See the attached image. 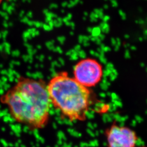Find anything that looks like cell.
I'll return each instance as SVG.
<instances>
[{"label":"cell","instance_id":"cell-1","mask_svg":"<svg viewBox=\"0 0 147 147\" xmlns=\"http://www.w3.org/2000/svg\"><path fill=\"white\" fill-rule=\"evenodd\" d=\"M1 102L16 122L32 130L42 129L49 121L51 104L47 84L42 79L21 76L1 96Z\"/></svg>","mask_w":147,"mask_h":147},{"label":"cell","instance_id":"cell-2","mask_svg":"<svg viewBox=\"0 0 147 147\" xmlns=\"http://www.w3.org/2000/svg\"><path fill=\"white\" fill-rule=\"evenodd\" d=\"M51 104L71 121H84L95 96L90 88L78 83L65 71L54 76L47 84Z\"/></svg>","mask_w":147,"mask_h":147},{"label":"cell","instance_id":"cell-3","mask_svg":"<svg viewBox=\"0 0 147 147\" xmlns=\"http://www.w3.org/2000/svg\"><path fill=\"white\" fill-rule=\"evenodd\" d=\"M74 79L86 88H90L98 84L103 75L101 64L96 59L85 58L74 66Z\"/></svg>","mask_w":147,"mask_h":147},{"label":"cell","instance_id":"cell-4","mask_svg":"<svg viewBox=\"0 0 147 147\" xmlns=\"http://www.w3.org/2000/svg\"><path fill=\"white\" fill-rule=\"evenodd\" d=\"M106 137L109 147H135L137 140L135 132L115 123L106 129Z\"/></svg>","mask_w":147,"mask_h":147},{"label":"cell","instance_id":"cell-5","mask_svg":"<svg viewBox=\"0 0 147 147\" xmlns=\"http://www.w3.org/2000/svg\"></svg>","mask_w":147,"mask_h":147},{"label":"cell","instance_id":"cell-6","mask_svg":"<svg viewBox=\"0 0 147 147\" xmlns=\"http://www.w3.org/2000/svg\"><path fill=\"white\" fill-rule=\"evenodd\" d=\"M0 2H1V1H0Z\"/></svg>","mask_w":147,"mask_h":147}]
</instances>
